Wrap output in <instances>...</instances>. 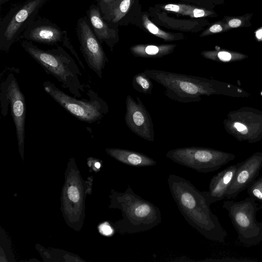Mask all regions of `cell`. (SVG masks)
Here are the masks:
<instances>
[{"mask_svg": "<svg viewBox=\"0 0 262 262\" xmlns=\"http://www.w3.org/2000/svg\"><path fill=\"white\" fill-rule=\"evenodd\" d=\"M167 182L172 197L186 222L206 239L224 243L227 232L211 211L203 191L176 174H169Z\"/></svg>", "mask_w": 262, "mask_h": 262, "instance_id": "6da1fadb", "label": "cell"}, {"mask_svg": "<svg viewBox=\"0 0 262 262\" xmlns=\"http://www.w3.org/2000/svg\"><path fill=\"white\" fill-rule=\"evenodd\" d=\"M20 45L48 74L55 77L75 97H81L86 92L80 80V70L75 60L61 46L45 50L27 40H23Z\"/></svg>", "mask_w": 262, "mask_h": 262, "instance_id": "7a4b0ae2", "label": "cell"}, {"mask_svg": "<svg viewBox=\"0 0 262 262\" xmlns=\"http://www.w3.org/2000/svg\"><path fill=\"white\" fill-rule=\"evenodd\" d=\"M112 198V206L122 212V219L115 224L120 234L146 231L162 222L159 208L137 194L129 185L124 192H113Z\"/></svg>", "mask_w": 262, "mask_h": 262, "instance_id": "3957f363", "label": "cell"}, {"mask_svg": "<svg viewBox=\"0 0 262 262\" xmlns=\"http://www.w3.org/2000/svg\"><path fill=\"white\" fill-rule=\"evenodd\" d=\"M144 73L161 85L169 99L188 103L201 100V96L209 92L208 81L196 76L155 69H146Z\"/></svg>", "mask_w": 262, "mask_h": 262, "instance_id": "277c9868", "label": "cell"}, {"mask_svg": "<svg viewBox=\"0 0 262 262\" xmlns=\"http://www.w3.org/2000/svg\"><path fill=\"white\" fill-rule=\"evenodd\" d=\"M43 89L57 103L77 119L93 123L101 120L108 112L107 103L98 94L89 89V99H77L65 93L49 81H44Z\"/></svg>", "mask_w": 262, "mask_h": 262, "instance_id": "5b68a950", "label": "cell"}, {"mask_svg": "<svg viewBox=\"0 0 262 262\" xmlns=\"http://www.w3.org/2000/svg\"><path fill=\"white\" fill-rule=\"evenodd\" d=\"M49 0H26L12 7L0 21V50L8 52L11 46L38 16Z\"/></svg>", "mask_w": 262, "mask_h": 262, "instance_id": "8992f818", "label": "cell"}, {"mask_svg": "<svg viewBox=\"0 0 262 262\" xmlns=\"http://www.w3.org/2000/svg\"><path fill=\"white\" fill-rule=\"evenodd\" d=\"M257 205L250 196L240 201L226 200L223 204L237 233L238 240L247 246H255L262 241V221L259 222L256 219L259 209Z\"/></svg>", "mask_w": 262, "mask_h": 262, "instance_id": "52a82bcc", "label": "cell"}, {"mask_svg": "<svg viewBox=\"0 0 262 262\" xmlns=\"http://www.w3.org/2000/svg\"><path fill=\"white\" fill-rule=\"evenodd\" d=\"M166 157L176 163L202 173L218 170L234 158L226 153L196 146L171 149Z\"/></svg>", "mask_w": 262, "mask_h": 262, "instance_id": "ba28073f", "label": "cell"}, {"mask_svg": "<svg viewBox=\"0 0 262 262\" xmlns=\"http://www.w3.org/2000/svg\"><path fill=\"white\" fill-rule=\"evenodd\" d=\"M0 102L1 114L3 117L7 115L8 105H10L11 117L15 126L18 144L20 151H22L25 136L26 100L16 78L11 72L1 80Z\"/></svg>", "mask_w": 262, "mask_h": 262, "instance_id": "9c48e42d", "label": "cell"}, {"mask_svg": "<svg viewBox=\"0 0 262 262\" xmlns=\"http://www.w3.org/2000/svg\"><path fill=\"white\" fill-rule=\"evenodd\" d=\"M76 29L85 61L89 68L102 78L103 70L108 60L86 16H82L78 19Z\"/></svg>", "mask_w": 262, "mask_h": 262, "instance_id": "30bf717a", "label": "cell"}, {"mask_svg": "<svg viewBox=\"0 0 262 262\" xmlns=\"http://www.w3.org/2000/svg\"><path fill=\"white\" fill-rule=\"evenodd\" d=\"M125 122L134 134L148 141H155L154 124L149 113L139 97L135 100L132 96H127L125 100Z\"/></svg>", "mask_w": 262, "mask_h": 262, "instance_id": "8fae6325", "label": "cell"}, {"mask_svg": "<svg viewBox=\"0 0 262 262\" xmlns=\"http://www.w3.org/2000/svg\"><path fill=\"white\" fill-rule=\"evenodd\" d=\"M67 31L55 23L38 16L20 36L24 39L51 46H59L63 40Z\"/></svg>", "mask_w": 262, "mask_h": 262, "instance_id": "7c38bea8", "label": "cell"}, {"mask_svg": "<svg viewBox=\"0 0 262 262\" xmlns=\"http://www.w3.org/2000/svg\"><path fill=\"white\" fill-rule=\"evenodd\" d=\"M262 168V155L256 154L240 163L229 187L226 198H235L256 179Z\"/></svg>", "mask_w": 262, "mask_h": 262, "instance_id": "4fadbf2b", "label": "cell"}, {"mask_svg": "<svg viewBox=\"0 0 262 262\" xmlns=\"http://www.w3.org/2000/svg\"><path fill=\"white\" fill-rule=\"evenodd\" d=\"M89 24L97 38L102 43L105 42L113 51L118 40L116 26L110 24L102 17L97 5L92 4L86 12Z\"/></svg>", "mask_w": 262, "mask_h": 262, "instance_id": "5bb4252c", "label": "cell"}, {"mask_svg": "<svg viewBox=\"0 0 262 262\" xmlns=\"http://www.w3.org/2000/svg\"><path fill=\"white\" fill-rule=\"evenodd\" d=\"M240 163L231 165L214 176L210 180L208 191H204L208 203L211 204L226 198Z\"/></svg>", "mask_w": 262, "mask_h": 262, "instance_id": "9a60e30c", "label": "cell"}, {"mask_svg": "<svg viewBox=\"0 0 262 262\" xmlns=\"http://www.w3.org/2000/svg\"><path fill=\"white\" fill-rule=\"evenodd\" d=\"M134 0H110L97 2L103 18L111 25L116 26L129 10Z\"/></svg>", "mask_w": 262, "mask_h": 262, "instance_id": "2e32d148", "label": "cell"}, {"mask_svg": "<svg viewBox=\"0 0 262 262\" xmlns=\"http://www.w3.org/2000/svg\"><path fill=\"white\" fill-rule=\"evenodd\" d=\"M106 151L117 160L130 166H151L157 163L154 159L138 151L120 148H107Z\"/></svg>", "mask_w": 262, "mask_h": 262, "instance_id": "e0dca14e", "label": "cell"}, {"mask_svg": "<svg viewBox=\"0 0 262 262\" xmlns=\"http://www.w3.org/2000/svg\"><path fill=\"white\" fill-rule=\"evenodd\" d=\"M176 45H136L130 48V52L137 57L161 58L171 53Z\"/></svg>", "mask_w": 262, "mask_h": 262, "instance_id": "ac0fdd59", "label": "cell"}, {"mask_svg": "<svg viewBox=\"0 0 262 262\" xmlns=\"http://www.w3.org/2000/svg\"><path fill=\"white\" fill-rule=\"evenodd\" d=\"M151 80L144 72L137 73L133 78V87L140 93L149 95L151 94L154 86Z\"/></svg>", "mask_w": 262, "mask_h": 262, "instance_id": "d6986e66", "label": "cell"}, {"mask_svg": "<svg viewBox=\"0 0 262 262\" xmlns=\"http://www.w3.org/2000/svg\"><path fill=\"white\" fill-rule=\"evenodd\" d=\"M253 13H247L241 16H225L222 20L225 23L227 31L232 29L248 27Z\"/></svg>", "mask_w": 262, "mask_h": 262, "instance_id": "ffe728a7", "label": "cell"}, {"mask_svg": "<svg viewBox=\"0 0 262 262\" xmlns=\"http://www.w3.org/2000/svg\"><path fill=\"white\" fill-rule=\"evenodd\" d=\"M142 20L144 27L151 34L166 41H171L174 39V36L173 35L160 30L150 21L146 15L143 16Z\"/></svg>", "mask_w": 262, "mask_h": 262, "instance_id": "44dd1931", "label": "cell"}, {"mask_svg": "<svg viewBox=\"0 0 262 262\" xmlns=\"http://www.w3.org/2000/svg\"><path fill=\"white\" fill-rule=\"evenodd\" d=\"M247 188L249 196L262 203V177L256 179Z\"/></svg>", "mask_w": 262, "mask_h": 262, "instance_id": "7402d4cb", "label": "cell"}, {"mask_svg": "<svg viewBox=\"0 0 262 262\" xmlns=\"http://www.w3.org/2000/svg\"><path fill=\"white\" fill-rule=\"evenodd\" d=\"M183 15H187L193 17H203L216 15V13L213 11L189 6Z\"/></svg>", "mask_w": 262, "mask_h": 262, "instance_id": "603a6c76", "label": "cell"}, {"mask_svg": "<svg viewBox=\"0 0 262 262\" xmlns=\"http://www.w3.org/2000/svg\"><path fill=\"white\" fill-rule=\"evenodd\" d=\"M227 31H228L226 25L223 20H221L212 25L204 31L202 35L206 36L212 34L226 32Z\"/></svg>", "mask_w": 262, "mask_h": 262, "instance_id": "cb8c5ba5", "label": "cell"}, {"mask_svg": "<svg viewBox=\"0 0 262 262\" xmlns=\"http://www.w3.org/2000/svg\"><path fill=\"white\" fill-rule=\"evenodd\" d=\"M189 6V5L184 4H168L164 6V9L169 11H172L183 14Z\"/></svg>", "mask_w": 262, "mask_h": 262, "instance_id": "d4e9b609", "label": "cell"}, {"mask_svg": "<svg viewBox=\"0 0 262 262\" xmlns=\"http://www.w3.org/2000/svg\"><path fill=\"white\" fill-rule=\"evenodd\" d=\"M62 45L66 47L67 48H68L72 53V54L74 55L75 58L78 60L80 66L82 67L83 69H85V67L82 63V61L80 60L79 56H78L76 51L75 50L73 46H72L71 41L69 39V38L68 36V34L67 33L65 35V36L64 37L62 43Z\"/></svg>", "mask_w": 262, "mask_h": 262, "instance_id": "484cf974", "label": "cell"}, {"mask_svg": "<svg viewBox=\"0 0 262 262\" xmlns=\"http://www.w3.org/2000/svg\"><path fill=\"white\" fill-rule=\"evenodd\" d=\"M68 194L69 199L74 202H77L79 199V193L77 188L71 186L68 190Z\"/></svg>", "mask_w": 262, "mask_h": 262, "instance_id": "4316f807", "label": "cell"}, {"mask_svg": "<svg viewBox=\"0 0 262 262\" xmlns=\"http://www.w3.org/2000/svg\"><path fill=\"white\" fill-rule=\"evenodd\" d=\"M216 55L220 60L223 61H229L232 57L231 54L225 51H219L216 53Z\"/></svg>", "mask_w": 262, "mask_h": 262, "instance_id": "83f0119b", "label": "cell"}, {"mask_svg": "<svg viewBox=\"0 0 262 262\" xmlns=\"http://www.w3.org/2000/svg\"><path fill=\"white\" fill-rule=\"evenodd\" d=\"M100 232L105 235H110L113 232L112 227L107 223H104L100 226Z\"/></svg>", "mask_w": 262, "mask_h": 262, "instance_id": "f1b7e54d", "label": "cell"}, {"mask_svg": "<svg viewBox=\"0 0 262 262\" xmlns=\"http://www.w3.org/2000/svg\"><path fill=\"white\" fill-rule=\"evenodd\" d=\"M234 125L237 130L240 132L247 128L246 126L238 122L235 123Z\"/></svg>", "mask_w": 262, "mask_h": 262, "instance_id": "f546056e", "label": "cell"}, {"mask_svg": "<svg viewBox=\"0 0 262 262\" xmlns=\"http://www.w3.org/2000/svg\"><path fill=\"white\" fill-rule=\"evenodd\" d=\"M255 36L258 39L262 38V28L257 29L255 32Z\"/></svg>", "mask_w": 262, "mask_h": 262, "instance_id": "4dcf8cb0", "label": "cell"}, {"mask_svg": "<svg viewBox=\"0 0 262 262\" xmlns=\"http://www.w3.org/2000/svg\"><path fill=\"white\" fill-rule=\"evenodd\" d=\"M9 1H10V0H0V5H2L4 3H5Z\"/></svg>", "mask_w": 262, "mask_h": 262, "instance_id": "1f68e13d", "label": "cell"}, {"mask_svg": "<svg viewBox=\"0 0 262 262\" xmlns=\"http://www.w3.org/2000/svg\"><path fill=\"white\" fill-rule=\"evenodd\" d=\"M95 166L96 168H99L100 167V164L99 162H96Z\"/></svg>", "mask_w": 262, "mask_h": 262, "instance_id": "d6a6232c", "label": "cell"}, {"mask_svg": "<svg viewBox=\"0 0 262 262\" xmlns=\"http://www.w3.org/2000/svg\"><path fill=\"white\" fill-rule=\"evenodd\" d=\"M247 132H248V129L247 128L242 130V132H241V133L243 134H246L247 133Z\"/></svg>", "mask_w": 262, "mask_h": 262, "instance_id": "836d02e7", "label": "cell"}, {"mask_svg": "<svg viewBox=\"0 0 262 262\" xmlns=\"http://www.w3.org/2000/svg\"><path fill=\"white\" fill-rule=\"evenodd\" d=\"M96 2H100V1H101V2H107V1H109L110 0H95Z\"/></svg>", "mask_w": 262, "mask_h": 262, "instance_id": "e575fe53", "label": "cell"}, {"mask_svg": "<svg viewBox=\"0 0 262 262\" xmlns=\"http://www.w3.org/2000/svg\"><path fill=\"white\" fill-rule=\"evenodd\" d=\"M262 94V93H261Z\"/></svg>", "mask_w": 262, "mask_h": 262, "instance_id": "d590c367", "label": "cell"}]
</instances>
